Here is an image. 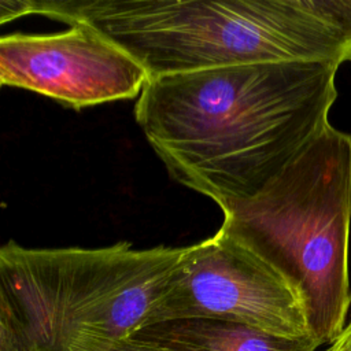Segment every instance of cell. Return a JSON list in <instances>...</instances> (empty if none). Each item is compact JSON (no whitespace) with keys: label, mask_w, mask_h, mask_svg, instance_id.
Returning a JSON list of instances; mask_svg holds the SVG:
<instances>
[{"label":"cell","mask_w":351,"mask_h":351,"mask_svg":"<svg viewBox=\"0 0 351 351\" xmlns=\"http://www.w3.org/2000/svg\"><path fill=\"white\" fill-rule=\"evenodd\" d=\"M339 67L281 62L152 77L134 117L169 174L223 210L255 196L329 123Z\"/></svg>","instance_id":"obj_1"},{"label":"cell","mask_w":351,"mask_h":351,"mask_svg":"<svg viewBox=\"0 0 351 351\" xmlns=\"http://www.w3.org/2000/svg\"><path fill=\"white\" fill-rule=\"evenodd\" d=\"M1 23L40 14L84 22L149 78L217 67L351 62V0H1Z\"/></svg>","instance_id":"obj_2"},{"label":"cell","mask_w":351,"mask_h":351,"mask_svg":"<svg viewBox=\"0 0 351 351\" xmlns=\"http://www.w3.org/2000/svg\"><path fill=\"white\" fill-rule=\"evenodd\" d=\"M218 230L302 295L311 336L328 346L351 306V133L330 122L255 196L222 210Z\"/></svg>","instance_id":"obj_3"},{"label":"cell","mask_w":351,"mask_h":351,"mask_svg":"<svg viewBox=\"0 0 351 351\" xmlns=\"http://www.w3.org/2000/svg\"><path fill=\"white\" fill-rule=\"evenodd\" d=\"M184 247L0 248V314L36 351H103L140 329Z\"/></svg>","instance_id":"obj_4"},{"label":"cell","mask_w":351,"mask_h":351,"mask_svg":"<svg viewBox=\"0 0 351 351\" xmlns=\"http://www.w3.org/2000/svg\"><path fill=\"white\" fill-rule=\"evenodd\" d=\"M186 318L229 321L289 339L313 337L299 291L221 230L184 247L143 326Z\"/></svg>","instance_id":"obj_5"},{"label":"cell","mask_w":351,"mask_h":351,"mask_svg":"<svg viewBox=\"0 0 351 351\" xmlns=\"http://www.w3.org/2000/svg\"><path fill=\"white\" fill-rule=\"evenodd\" d=\"M147 70L84 22L51 34H4L0 82L37 92L73 108L140 96Z\"/></svg>","instance_id":"obj_6"},{"label":"cell","mask_w":351,"mask_h":351,"mask_svg":"<svg viewBox=\"0 0 351 351\" xmlns=\"http://www.w3.org/2000/svg\"><path fill=\"white\" fill-rule=\"evenodd\" d=\"M132 337L154 343L170 351H318L314 337L289 339L247 325L186 318L141 326Z\"/></svg>","instance_id":"obj_7"},{"label":"cell","mask_w":351,"mask_h":351,"mask_svg":"<svg viewBox=\"0 0 351 351\" xmlns=\"http://www.w3.org/2000/svg\"><path fill=\"white\" fill-rule=\"evenodd\" d=\"M103 351H170V350L159 347L154 343H148V341L129 336V337L114 341Z\"/></svg>","instance_id":"obj_8"},{"label":"cell","mask_w":351,"mask_h":351,"mask_svg":"<svg viewBox=\"0 0 351 351\" xmlns=\"http://www.w3.org/2000/svg\"><path fill=\"white\" fill-rule=\"evenodd\" d=\"M322 351H351V315L348 317L343 332Z\"/></svg>","instance_id":"obj_9"}]
</instances>
